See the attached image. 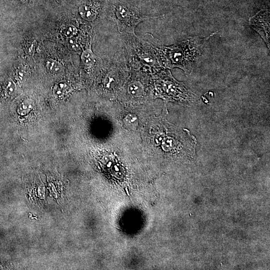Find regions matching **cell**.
<instances>
[{"label":"cell","mask_w":270,"mask_h":270,"mask_svg":"<svg viewBox=\"0 0 270 270\" xmlns=\"http://www.w3.org/2000/svg\"><path fill=\"white\" fill-rule=\"evenodd\" d=\"M128 65L136 70L156 72L163 69L158 46L134 34H121Z\"/></svg>","instance_id":"cell-1"},{"label":"cell","mask_w":270,"mask_h":270,"mask_svg":"<svg viewBox=\"0 0 270 270\" xmlns=\"http://www.w3.org/2000/svg\"><path fill=\"white\" fill-rule=\"evenodd\" d=\"M194 38L178 42L170 46L158 45V50L164 68L178 67L186 74L196 56L200 54V44Z\"/></svg>","instance_id":"cell-2"},{"label":"cell","mask_w":270,"mask_h":270,"mask_svg":"<svg viewBox=\"0 0 270 270\" xmlns=\"http://www.w3.org/2000/svg\"><path fill=\"white\" fill-rule=\"evenodd\" d=\"M104 12L105 17L116 24L121 34H135L134 30L138 24L156 18L144 15L136 6L120 0H107Z\"/></svg>","instance_id":"cell-3"},{"label":"cell","mask_w":270,"mask_h":270,"mask_svg":"<svg viewBox=\"0 0 270 270\" xmlns=\"http://www.w3.org/2000/svg\"><path fill=\"white\" fill-rule=\"evenodd\" d=\"M80 58L82 64L85 68L88 69L94 68L96 65L102 62L100 58L97 56L93 52L92 49V43L82 50Z\"/></svg>","instance_id":"cell-4"},{"label":"cell","mask_w":270,"mask_h":270,"mask_svg":"<svg viewBox=\"0 0 270 270\" xmlns=\"http://www.w3.org/2000/svg\"><path fill=\"white\" fill-rule=\"evenodd\" d=\"M127 94L133 98H142L145 94V87L140 79L134 78L130 80L126 88Z\"/></svg>","instance_id":"cell-5"},{"label":"cell","mask_w":270,"mask_h":270,"mask_svg":"<svg viewBox=\"0 0 270 270\" xmlns=\"http://www.w3.org/2000/svg\"><path fill=\"white\" fill-rule=\"evenodd\" d=\"M62 32L66 38H70L76 36L78 34V29L72 24H67L62 28Z\"/></svg>","instance_id":"cell-6"},{"label":"cell","mask_w":270,"mask_h":270,"mask_svg":"<svg viewBox=\"0 0 270 270\" xmlns=\"http://www.w3.org/2000/svg\"><path fill=\"white\" fill-rule=\"evenodd\" d=\"M46 66L50 72L54 74L59 73L62 70V64L60 62L52 59L47 60Z\"/></svg>","instance_id":"cell-7"},{"label":"cell","mask_w":270,"mask_h":270,"mask_svg":"<svg viewBox=\"0 0 270 270\" xmlns=\"http://www.w3.org/2000/svg\"><path fill=\"white\" fill-rule=\"evenodd\" d=\"M124 122L128 128L135 130L138 126V119L134 114H128L124 118Z\"/></svg>","instance_id":"cell-8"},{"label":"cell","mask_w":270,"mask_h":270,"mask_svg":"<svg viewBox=\"0 0 270 270\" xmlns=\"http://www.w3.org/2000/svg\"><path fill=\"white\" fill-rule=\"evenodd\" d=\"M33 102L30 100H26L18 106V112L20 114H27L32 108Z\"/></svg>","instance_id":"cell-9"},{"label":"cell","mask_w":270,"mask_h":270,"mask_svg":"<svg viewBox=\"0 0 270 270\" xmlns=\"http://www.w3.org/2000/svg\"><path fill=\"white\" fill-rule=\"evenodd\" d=\"M16 85L13 82L9 80L6 82L4 86V92L6 96H10L16 90Z\"/></svg>","instance_id":"cell-10"},{"label":"cell","mask_w":270,"mask_h":270,"mask_svg":"<svg viewBox=\"0 0 270 270\" xmlns=\"http://www.w3.org/2000/svg\"><path fill=\"white\" fill-rule=\"evenodd\" d=\"M22 2H26L28 1V0H20Z\"/></svg>","instance_id":"cell-11"}]
</instances>
